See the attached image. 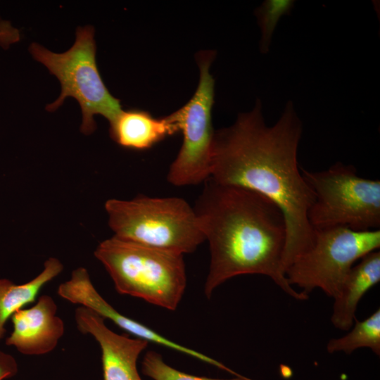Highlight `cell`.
Instances as JSON below:
<instances>
[{"instance_id": "cell-1", "label": "cell", "mask_w": 380, "mask_h": 380, "mask_svg": "<svg viewBox=\"0 0 380 380\" xmlns=\"http://www.w3.org/2000/svg\"><path fill=\"white\" fill-rule=\"evenodd\" d=\"M302 131L292 101L269 127L257 99L252 110L240 113L231 126L215 131L213 142L209 179L258 193L282 212L286 227L284 273L312 246L315 236L308 217L315 194L297 159Z\"/></svg>"}, {"instance_id": "cell-5", "label": "cell", "mask_w": 380, "mask_h": 380, "mask_svg": "<svg viewBox=\"0 0 380 380\" xmlns=\"http://www.w3.org/2000/svg\"><path fill=\"white\" fill-rule=\"evenodd\" d=\"M29 51L61 84L60 96L46 106V110L56 111L68 97L75 99L82 111L80 130L87 135L96 129V115L110 122L122 110L120 100L111 95L99 73L93 26L78 27L75 43L63 53L52 52L35 42L30 44Z\"/></svg>"}, {"instance_id": "cell-17", "label": "cell", "mask_w": 380, "mask_h": 380, "mask_svg": "<svg viewBox=\"0 0 380 380\" xmlns=\"http://www.w3.org/2000/svg\"><path fill=\"white\" fill-rule=\"evenodd\" d=\"M141 371L153 380H252L240 375L232 379H215L189 374L170 367L159 353L153 350L146 353L141 362Z\"/></svg>"}, {"instance_id": "cell-9", "label": "cell", "mask_w": 380, "mask_h": 380, "mask_svg": "<svg viewBox=\"0 0 380 380\" xmlns=\"http://www.w3.org/2000/svg\"><path fill=\"white\" fill-rule=\"evenodd\" d=\"M75 320L78 330L92 336L100 346L103 380H142L137 362L147 341L115 333L102 317L83 306L75 310Z\"/></svg>"}, {"instance_id": "cell-18", "label": "cell", "mask_w": 380, "mask_h": 380, "mask_svg": "<svg viewBox=\"0 0 380 380\" xmlns=\"http://www.w3.org/2000/svg\"><path fill=\"white\" fill-rule=\"evenodd\" d=\"M21 39L20 31L11 23L0 17V48L8 49Z\"/></svg>"}, {"instance_id": "cell-13", "label": "cell", "mask_w": 380, "mask_h": 380, "mask_svg": "<svg viewBox=\"0 0 380 380\" xmlns=\"http://www.w3.org/2000/svg\"><path fill=\"white\" fill-rule=\"evenodd\" d=\"M360 260L352 267L338 294L334 298L331 321L341 330H348L353 326L360 300L380 281L379 251L370 252Z\"/></svg>"}, {"instance_id": "cell-14", "label": "cell", "mask_w": 380, "mask_h": 380, "mask_svg": "<svg viewBox=\"0 0 380 380\" xmlns=\"http://www.w3.org/2000/svg\"><path fill=\"white\" fill-rule=\"evenodd\" d=\"M63 266L56 258H49L43 270L29 281L16 284L8 279H0V341L6 329V323L18 310L35 301L45 284L56 277Z\"/></svg>"}, {"instance_id": "cell-8", "label": "cell", "mask_w": 380, "mask_h": 380, "mask_svg": "<svg viewBox=\"0 0 380 380\" xmlns=\"http://www.w3.org/2000/svg\"><path fill=\"white\" fill-rule=\"evenodd\" d=\"M213 51L197 54L200 79L191 99L170 114L183 139L181 148L167 172V179L176 186L197 185L210 177L215 131L211 119L214 103V84L210 66Z\"/></svg>"}, {"instance_id": "cell-2", "label": "cell", "mask_w": 380, "mask_h": 380, "mask_svg": "<svg viewBox=\"0 0 380 380\" xmlns=\"http://www.w3.org/2000/svg\"><path fill=\"white\" fill-rule=\"evenodd\" d=\"M193 206L210 263L204 292L210 298L220 284L241 274H262L298 300L308 295L289 284L283 270L286 241L284 216L272 201L255 191L208 179Z\"/></svg>"}, {"instance_id": "cell-16", "label": "cell", "mask_w": 380, "mask_h": 380, "mask_svg": "<svg viewBox=\"0 0 380 380\" xmlns=\"http://www.w3.org/2000/svg\"><path fill=\"white\" fill-rule=\"evenodd\" d=\"M294 2L292 0H266L255 10L261 30L260 51L262 53L269 51L272 34L280 18L290 13Z\"/></svg>"}, {"instance_id": "cell-11", "label": "cell", "mask_w": 380, "mask_h": 380, "mask_svg": "<svg viewBox=\"0 0 380 380\" xmlns=\"http://www.w3.org/2000/svg\"><path fill=\"white\" fill-rule=\"evenodd\" d=\"M56 312L54 300L48 295L41 296L34 305L13 315V330L6 344L26 355L51 352L65 332L63 321Z\"/></svg>"}, {"instance_id": "cell-6", "label": "cell", "mask_w": 380, "mask_h": 380, "mask_svg": "<svg viewBox=\"0 0 380 380\" xmlns=\"http://www.w3.org/2000/svg\"><path fill=\"white\" fill-rule=\"evenodd\" d=\"M315 194L308 217L314 229L346 227L356 231L379 229L380 181L358 176L355 167L336 162L326 170L300 167Z\"/></svg>"}, {"instance_id": "cell-3", "label": "cell", "mask_w": 380, "mask_h": 380, "mask_svg": "<svg viewBox=\"0 0 380 380\" xmlns=\"http://www.w3.org/2000/svg\"><path fill=\"white\" fill-rule=\"evenodd\" d=\"M94 255L119 293L170 310L177 308L186 285L183 255L113 236L99 244Z\"/></svg>"}, {"instance_id": "cell-10", "label": "cell", "mask_w": 380, "mask_h": 380, "mask_svg": "<svg viewBox=\"0 0 380 380\" xmlns=\"http://www.w3.org/2000/svg\"><path fill=\"white\" fill-rule=\"evenodd\" d=\"M57 293L62 298L73 304H80L91 310L104 319L112 321L136 338L167 347L217 367L221 366V363L218 361L173 342L140 322L120 313L98 292L91 281L87 270L84 267L74 270L70 278L58 286Z\"/></svg>"}, {"instance_id": "cell-12", "label": "cell", "mask_w": 380, "mask_h": 380, "mask_svg": "<svg viewBox=\"0 0 380 380\" xmlns=\"http://www.w3.org/2000/svg\"><path fill=\"white\" fill-rule=\"evenodd\" d=\"M109 124L111 139L123 148L136 151L150 148L179 132L170 115L156 118L139 109L122 110Z\"/></svg>"}, {"instance_id": "cell-15", "label": "cell", "mask_w": 380, "mask_h": 380, "mask_svg": "<svg viewBox=\"0 0 380 380\" xmlns=\"http://www.w3.org/2000/svg\"><path fill=\"white\" fill-rule=\"evenodd\" d=\"M353 329L346 335L331 338L327 345L329 353L343 351L351 354L360 348H369L380 355V310H376L367 318L359 321L356 318Z\"/></svg>"}, {"instance_id": "cell-4", "label": "cell", "mask_w": 380, "mask_h": 380, "mask_svg": "<svg viewBox=\"0 0 380 380\" xmlns=\"http://www.w3.org/2000/svg\"><path fill=\"white\" fill-rule=\"evenodd\" d=\"M105 210L113 236L125 241L184 255L205 240L194 208L182 198H112Z\"/></svg>"}, {"instance_id": "cell-19", "label": "cell", "mask_w": 380, "mask_h": 380, "mask_svg": "<svg viewBox=\"0 0 380 380\" xmlns=\"http://www.w3.org/2000/svg\"><path fill=\"white\" fill-rule=\"evenodd\" d=\"M18 372V366L15 357L0 350V380L13 377Z\"/></svg>"}, {"instance_id": "cell-7", "label": "cell", "mask_w": 380, "mask_h": 380, "mask_svg": "<svg viewBox=\"0 0 380 380\" xmlns=\"http://www.w3.org/2000/svg\"><path fill=\"white\" fill-rule=\"evenodd\" d=\"M315 230L312 246L286 270L289 284L308 295L322 289L335 298L355 262L380 248V229L356 231L346 227Z\"/></svg>"}]
</instances>
